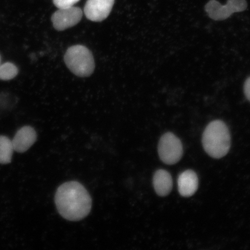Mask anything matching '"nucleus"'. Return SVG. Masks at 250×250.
Returning a JSON list of instances; mask_svg holds the SVG:
<instances>
[{
    "instance_id": "obj_2",
    "label": "nucleus",
    "mask_w": 250,
    "mask_h": 250,
    "mask_svg": "<svg viewBox=\"0 0 250 250\" xmlns=\"http://www.w3.org/2000/svg\"><path fill=\"white\" fill-rule=\"evenodd\" d=\"M202 143L205 151L211 157H224L230 147V134L227 125L221 120L211 122L203 132Z\"/></svg>"
},
{
    "instance_id": "obj_15",
    "label": "nucleus",
    "mask_w": 250,
    "mask_h": 250,
    "mask_svg": "<svg viewBox=\"0 0 250 250\" xmlns=\"http://www.w3.org/2000/svg\"><path fill=\"white\" fill-rule=\"evenodd\" d=\"M0 63H1V56H0Z\"/></svg>"
},
{
    "instance_id": "obj_7",
    "label": "nucleus",
    "mask_w": 250,
    "mask_h": 250,
    "mask_svg": "<svg viewBox=\"0 0 250 250\" xmlns=\"http://www.w3.org/2000/svg\"><path fill=\"white\" fill-rule=\"evenodd\" d=\"M114 2L115 0H87L84 8V14L90 21H104L110 14Z\"/></svg>"
},
{
    "instance_id": "obj_6",
    "label": "nucleus",
    "mask_w": 250,
    "mask_h": 250,
    "mask_svg": "<svg viewBox=\"0 0 250 250\" xmlns=\"http://www.w3.org/2000/svg\"><path fill=\"white\" fill-rule=\"evenodd\" d=\"M83 15L82 9L74 6L59 9L52 15L53 26L58 31L66 30L79 23Z\"/></svg>"
},
{
    "instance_id": "obj_3",
    "label": "nucleus",
    "mask_w": 250,
    "mask_h": 250,
    "mask_svg": "<svg viewBox=\"0 0 250 250\" xmlns=\"http://www.w3.org/2000/svg\"><path fill=\"white\" fill-rule=\"evenodd\" d=\"M64 62L72 73L80 77H87L95 70V61L92 52L81 45L72 46L67 49Z\"/></svg>"
},
{
    "instance_id": "obj_9",
    "label": "nucleus",
    "mask_w": 250,
    "mask_h": 250,
    "mask_svg": "<svg viewBox=\"0 0 250 250\" xmlns=\"http://www.w3.org/2000/svg\"><path fill=\"white\" fill-rule=\"evenodd\" d=\"M199 180L194 171L187 170L180 174L178 179V188L183 197L192 196L198 190Z\"/></svg>"
},
{
    "instance_id": "obj_11",
    "label": "nucleus",
    "mask_w": 250,
    "mask_h": 250,
    "mask_svg": "<svg viewBox=\"0 0 250 250\" xmlns=\"http://www.w3.org/2000/svg\"><path fill=\"white\" fill-rule=\"evenodd\" d=\"M14 151L12 140L5 136H0V164L11 163Z\"/></svg>"
},
{
    "instance_id": "obj_1",
    "label": "nucleus",
    "mask_w": 250,
    "mask_h": 250,
    "mask_svg": "<svg viewBox=\"0 0 250 250\" xmlns=\"http://www.w3.org/2000/svg\"><path fill=\"white\" fill-rule=\"evenodd\" d=\"M55 204L59 213L68 221L83 220L92 208V198L86 189L77 181L62 184L56 192Z\"/></svg>"
},
{
    "instance_id": "obj_5",
    "label": "nucleus",
    "mask_w": 250,
    "mask_h": 250,
    "mask_svg": "<svg viewBox=\"0 0 250 250\" xmlns=\"http://www.w3.org/2000/svg\"><path fill=\"white\" fill-rule=\"evenodd\" d=\"M248 8L246 0H228L226 5H222L216 0H210L205 5L208 17L214 21H224L236 12L245 11Z\"/></svg>"
},
{
    "instance_id": "obj_14",
    "label": "nucleus",
    "mask_w": 250,
    "mask_h": 250,
    "mask_svg": "<svg viewBox=\"0 0 250 250\" xmlns=\"http://www.w3.org/2000/svg\"><path fill=\"white\" fill-rule=\"evenodd\" d=\"M244 93L247 99L250 102V77L246 80L244 84Z\"/></svg>"
},
{
    "instance_id": "obj_10",
    "label": "nucleus",
    "mask_w": 250,
    "mask_h": 250,
    "mask_svg": "<svg viewBox=\"0 0 250 250\" xmlns=\"http://www.w3.org/2000/svg\"><path fill=\"white\" fill-rule=\"evenodd\" d=\"M153 185L159 196H166L169 194L173 187V180L170 173L164 169L156 171L153 177Z\"/></svg>"
},
{
    "instance_id": "obj_12",
    "label": "nucleus",
    "mask_w": 250,
    "mask_h": 250,
    "mask_svg": "<svg viewBox=\"0 0 250 250\" xmlns=\"http://www.w3.org/2000/svg\"><path fill=\"white\" fill-rule=\"evenodd\" d=\"M18 74L17 66L12 62H5L0 65V80L8 81L13 79Z\"/></svg>"
},
{
    "instance_id": "obj_13",
    "label": "nucleus",
    "mask_w": 250,
    "mask_h": 250,
    "mask_svg": "<svg viewBox=\"0 0 250 250\" xmlns=\"http://www.w3.org/2000/svg\"><path fill=\"white\" fill-rule=\"evenodd\" d=\"M80 0H53L54 5L59 9L73 7Z\"/></svg>"
},
{
    "instance_id": "obj_4",
    "label": "nucleus",
    "mask_w": 250,
    "mask_h": 250,
    "mask_svg": "<svg viewBox=\"0 0 250 250\" xmlns=\"http://www.w3.org/2000/svg\"><path fill=\"white\" fill-rule=\"evenodd\" d=\"M158 154L164 164H176L180 161L183 155L182 143L173 133H166L159 140Z\"/></svg>"
},
{
    "instance_id": "obj_8",
    "label": "nucleus",
    "mask_w": 250,
    "mask_h": 250,
    "mask_svg": "<svg viewBox=\"0 0 250 250\" xmlns=\"http://www.w3.org/2000/svg\"><path fill=\"white\" fill-rule=\"evenodd\" d=\"M37 140V133L34 128L25 126L18 130L12 140L15 151L23 153L27 151Z\"/></svg>"
}]
</instances>
